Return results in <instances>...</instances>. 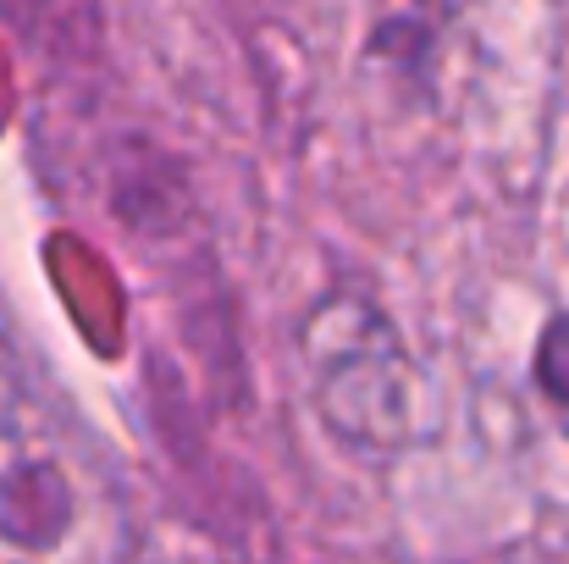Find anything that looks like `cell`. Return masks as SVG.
Segmentation results:
<instances>
[{
  "label": "cell",
  "instance_id": "6da1fadb",
  "mask_svg": "<svg viewBox=\"0 0 569 564\" xmlns=\"http://www.w3.org/2000/svg\"><path fill=\"white\" fill-rule=\"evenodd\" d=\"M531 382L548 404L569 409V310H559L542 338H537V355H531Z\"/></svg>",
  "mask_w": 569,
  "mask_h": 564
}]
</instances>
